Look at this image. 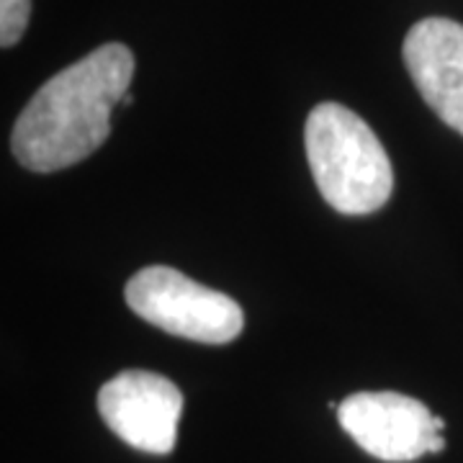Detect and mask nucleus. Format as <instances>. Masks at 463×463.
I'll return each instance as SVG.
<instances>
[{"label":"nucleus","mask_w":463,"mask_h":463,"mask_svg":"<svg viewBox=\"0 0 463 463\" xmlns=\"http://www.w3.org/2000/svg\"><path fill=\"white\" fill-rule=\"evenodd\" d=\"M304 147L317 188L340 214L379 212L394 191V170L376 132L340 103H319L307 118Z\"/></svg>","instance_id":"f03ea898"},{"label":"nucleus","mask_w":463,"mask_h":463,"mask_svg":"<svg viewBox=\"0 0 463 463\" xmlns=\"http://www.w3.org/2000/svg\"><path fill=\"white\" fill-rule=\"evenodd\" d=\"M127 304L149 325L203 345H227L245 327L242 307L234 298L167 265L134 273L127 283Z\"/></svg>","instance_id":"7ed1b4c3"},{"label":"nucleus","mask_w":463,"mask_h":463,"mask_svg":"<svg viewBox=\"0 0 463 463\" xmlns=\"http://www.w3.org/2000/svg\"><path fill=\"white\" fill-rule=\"evenodd\" d=\"M99 412L127 446L165 456L178 443L183 394L160 373L129 368L100 386Z\"/></svg>","instance_id":"39448f33"},{"label":"nucleus","mask_w":463,"mask_h":463,"mask_svg":"<svg viewBox=\"0 0 463 463\" xmlns=\"http://www.w3.org/2000/svg\"><path fill=\"white\" fill-rule=\"evenodd\" d=\"M32 18V0H0V44L8 50L21 42Z\"/></svg>","instance_id":"0eeeda50"},{"label":"nucleus","mask_w":463,"mask_h":463,"mask_svg":"<svg viewBox=\"0 0 463 463\" xmlns=\"http://www.w3.org/2000/svg\"><path fill=\"white\" fill-rule=\"evenodd\" d=\"M343 430L368 456L389 463H407L446 448V420L435 417L420 399L397 392H358L340 402Z\"/></svg>","instance_id":"20e7f679"},{"label":"nucleus","mask_w":463,"mask_h":463,"mask_svg":"<svg viewBox=\"0 0 463 463\" xmlns=\"http://www.w3.org/2000/svg\"><path fill=\"white\" fill-rule=\"evenodd\" d=\"M134 54L127 44H103L52 75L16 118L11 147L33 173H57L83 163L111 134L114 111L129 96Z\"/></svg>","instance_id":"f257e3e1"},{"label":"nucleus","mask_w":463,"mask_h":463,"mask_svg":"<svg viewBox=\"0 0 463 463\" xmlns=\"http://www.w3.org/2000/svg\"><path fill=\"white\" fill-rule=\"evenodd\" d=\"M402 57L414 88L440 121L463 134V26L450 18L414 24Z\"/></svg>","instance_id":"423d86ee"}]
</instances>
